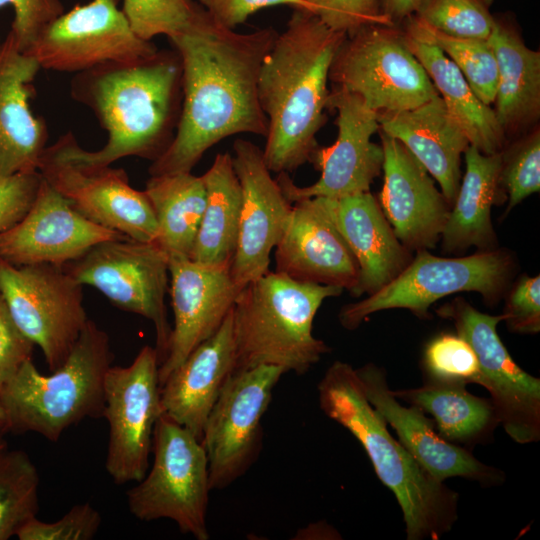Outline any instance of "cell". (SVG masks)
<instances>
[{
    "label": "cell",
    "mask_w": 540,
    "mask_h": 540,
    "mask_svg": "<svg viewBox=\"0 0 540 540\" xmlns=\"http://www.w3.org/2000/svg\"><path fill=\"white\" fill-rule=\"evenodd\" d=\"M144 192L157 222L156 243L169 258H190L206 204L203 177L191 172L150 176Z\"/></svg>",
    "instance_id": "33"
},
{
    "label": "cell",
    "mask_w": 540,
    "mask_h": 540,
    "mask_svg": "<svg viewBox=\"0 0 540 540\" xmlns=\"http://www.w3.org/2000/svg\"><path fill=\"white\" fill-rule=\"evenodd\" d=\"M40 69L9 32L0 42V178L38 171L47 147L46 122L30 105Z\"/></svg>",
    "instance_id": "24"
},
{
    "label": "cell",
    "mask_w": 540,
    "mask_h": 540,
    "mask_svg": "<svg viewBox=\"0 0 540 540\" xmlns=\"http://www.w3.org/2000/svg\"><path fill=\"white\" fill-rule=\"evenodd\" d=\"M234 371L231 309L220 328L199 344L161 385L163 413L201 440L207 418Z\"/></svg>",
    "instance_id": "26"
},
{
    "label": "cell",
    "mask_w": 540,
    "mask_h": 540,
    "mask_svg": "<svg viewBox=\"0 0 540 540\" xmlns=\"http://www.w3.org/2000/svg\"><path fill=\"white\" fill-rule=\"evenodd\" d=\"M39 474L22 450L0 454V540L16 536L39 511Z\"/></svg>",
    "instance_id": "35"
},
{
    "label": "cell",
    "mask_w": 540,
    "mask_h": 540,
    "mask_svg": "<svg viewBox=\"0 0 540 540\" xmlns=\"http://www.w3.org/2000/svg\"><path fill=\"white\" fill-rule=\"evenodd\" d=\"M63 267L82 286L94 287L118 308L150 320L162 363L172 331L165 305L169 257L156 242L128 237L102 241Z\"/></svg>",
    "instance_id": "10"
},
{
    "label": "cell",
    "mask_w": 540,
    "mask_h": 540,
    "mask_svg": "<svg viewBox=\"0 0 540 540\" xmlns=\"http://www.w3.org/2000/svg\"><path fill=\"white\" fill-rule=\"evenodd\" d=\"M119 0L75 5L50 22L25 53L41 69L79 73L108 62H130L158 48L132 30Z\"/></svg>",
    "instance_id": "15"
},
{
    "label": "cell",
    "mask_w": 540,
    "mask_h": 540,
    "mask_svg": "<svg viewBox=\"0 0 540 540\" xmlns=\"http://www.w3.org/2000/svg\"><path fill=\"white\" fill-rule=\"evenodd\" d=\"M513 272L512 255L504 249L455 258L418 250L416 257L387 285L365 299L343 306L339 322L345 329L354 330L371 314L395 308L408 309L424 319L437 300L462 291L478 292L486 304L494 305L507 291Z\"/></svg>",
    "instance_id": "7"
},
{
    "label": "cell",
    "mask_w": 540,
    "mask_h": 540,
    "mask_svg": "<svg viewBox=\"0 0 540 540\" xmlns=\"http://www.w3.org/2000/svg\"><path fill=\"white\" fill-rule=\"evenodd\" d=\"M276 271L292 279L338 286L351 292L358 264L328 215L321 197L292 203L283 233L275 246Z\"/></svg>",
    "instance_id": "23"
},
{
    "label": "cell",
    "mask_w": 540,
    "mask_h": 540,
    "mask_svg": "<svg viewBox=\"0 0 540 540\" xmlns=\"http://www.w3.org/2000/svg\"><path fill=\"white\" fill-rule=\"evenodd\" d=\"M378 122L379 131L399 140L426 168L451 207L461 181V157L470 143L442 98L378 115Z\"/></svg>",
    "instance_id": "27"
},
{
    "label": "cell",
    "mask_w": 540,
    "mask_h": 540,
    "mask_svg": "<svg viewBox=\"0 0 540 540\" xmlns=\"http://www.w3.org/2000/svg\"><path fill=\"white\" fill-rule=\"evenodd\" d=\"M404 34L409 49L429 75L470 145L484 154L501 152L508 140L493 108L477 97L459 69L439 48Z\"/></svg>",
    "instance_id": "30"
},
{
    "label": "cell",
    "mask_w": 540,
    "mask_h": 540,
    "mask_svg": "<svg viewBox=\"0 0 540 540\" xmlns=\"http://www.w3.org/2000/svg\"><path fill=\"white\" fill-rule=\"evenodd\" d=\"M34 344L13 320L0 293V391L32 357Z\"/></svg>",
    "instance_id": "45"
},
{
    "label": "cell",
    "mask_w": 540,
    "mask_h": 540,
    "mask_svg": "<svg viewBox=\"0 0 540 540\" xmlns=\"http://www.w3.org/2000/svg\"><path fill=\"white\" fill-rule=\"evenodd\" d=\"M306 9L333 31L350 36L368 25H389L377 0H304ZM397 26V25H396Z\"/></svg>",
    "instance_id": "40"
},
{
    "label": "cell",
    "mask_w": 540,
    "mask_h": 540,
    "mask_svg": "<svg viewBox=\"0 0 540 540\" xmlns=\"http://www.w3.org/2000/svg\"><path fill=\"white\" fill-rule=\"evenodd\" d=\"M122 237L87 219L42 177L28 212L0 233V259L16 266H64L95 244Z\"/></svg>",
    "instance_id": "19"
},
{
    "label": "cell",
    "mask_w": 540,
    "mask_h": 540,
    "mask_svg": "<svg viewBox=\"0 0 540 540\" xmlns=\"http://www.w3.org/2000/svg\"><path fill=\"white\" fill-rule=\"evenodd\" d=\"M170 297L174 314L168 352L159 365L160 387L203 341L222 325L240 291L229 268L190 258H169Z\"/></svg>",
    "instance_id": "21"
},
{
    "label": "cell",
    "mask_w": 540,
    "mask_h": 540,
    "mask_svg": "<svg viewBox=\"0 0 540 540\" xmlns=\"http://www.w3.org/2000/svg\"><path fill=\"white\" fill-rule=\"evenodd\" d=\"M38 171L87 219L142 242H156L158 227L152 205L143 191L129 184L121 168L84 167L47 150Z\"/></svg>",
    "instance_id": "17"
},
{
    "label": "cell",
    "mask_w": 540,
    "mask_h": 540,
    "mask_svg": "<svg viewBox=\"0 0 540 540\" xmlns=\"http://www.w3.org/2000/svg\"><path fill=\"white\" fill-rule=\"evenodd\" d=\"M82 287L63 266H16L0 259V293L51 372L66 361L89 320Z\"/></svg>",
    "instance_id": "11"
},
{
    "label": "cell",
    "mask_w": 540,
    "mask_h": 540,
    "mask_svg": "<svg viewBox=\"0 0 540 540\" xmlns=\"http://www.w3.org/2000/svg\"><path fill=\"white\" fill-rule=\"evenodd\" d=\"M423 367L427 381L481 385L477 356L458 334H440L433 338L425 347Z\"/></svg>",
    "instance_id": "38"
},
{
    "label": "cell",
    "mask_w": 540,
    "mask_h": 540,
    "mask_svg": "<svg viewBox=\"0 0 540 540\" xmlns=\"http://www.w3.org/2000/svg\"><path fill=\"white\" fill-rule=\"evenodd\" d=\"M108 334L88 320L66 361L50 375L27 360L0 391L8 431L35 432L49 441L85 418L103 417Z\"/></svg>",
    "instance_id": "6"
},
{
    "label": "cell",
    "mask_w": 540,
    "mask_h": 540,
    "mask_svg": "<svg viewBox=\"0 0 540 540\" xmlns=\"http://www.w3.org/2000/svg\"><path fill=\"white\" fill-rule=\"evenodd\" d=\"M499 184L508 200L505 214L540 190V129L533 127L501 151Z\"/></svg>",
    "instance_id": "37"
},
{
    "label": "cell",
    "mask_w": 540,
    "mask_h": 540,
    "mask_svg": "<svg viewBox=\"0 0 540 540\" xmlns=\"http://www.w3.org/2000/svg\"><path fill=\"white\" fill-rule=\"evenodd\" d=\"M342 292L277 271L246 284L232 308L235 370L274 365L305 374L330 352L313 335L314 317L325 299Z\"/></svg>",
    "instance_id": "5"
},
{
    "label": "cell",
    "mask_w": 540,
    "mask_h": 540,
    "mask_svg": "<svg viewBox=\"0 0 540 540\" xmlns=\"http://www.w3.org/2000/svg\"><path fill=\"white\" fill-rule=\"evenodd\" d=\"M153 464L127 491L131 514L141 521L162 518L197 540H208V459L200 439L166 414L154 427Z\"/></svg>",
    "instance_id": "8"
},
{
    "label": "cell",
    "mask_w": 540,
    "mask_h": 540,
    "mask_svg": "<svg viewBox=\"0 0 540 540\" xmlns=\"http://www.w3.org/2000/svg\"><path fill=\"white\" fill-rule=\"evenodd\" d=\"M367 400L396 432L399 442L435 479L451 477L484 487L502 485L504 471L479 461L469 450L446 441L422 410L402 405L392 394L384 369L368 363L355 369Z\"/></svg>",
    "instance_id": "20"
},
{
    "label": "cell",
    "mask_w": 540,
    "mask_h": 540,
    "mask_svg": "<svg viewBox=\"0 0 540 540\" xmlns=\"http://www.w3.org/2000/svg\"><path fill=\"white\" fill-rule=\"evenodd\" d=\"M194 0H123L122 11L132 30L146 41L170 38L183 31L194 16Z\"/></svg>",
    "instance_id": "39"
},
{
    "label": "cell",
    "mask_w": 540,
    "mask_h": 540,
    "mask_svg": "<svg viewBox=\"0 0 540 540\" xmlns=\"http://www.w3.org/2000/svg\"><path fill=\"white\" fill-rule=\"evenodd\" d=\"M329 80L359 96L378 115L413 109L439 95L396 25H368L346 36Z\"/></svg>",
    "instance_id": "9"
},
{
    "label": "cell",
    "mask_w": 540,
    "mask_h": 540,
    "mask_svg": "<svg viewBox=\"0 0 540 540\" xmlns=\"http://www.w3.org/2000/svg\"><path fill=\"white\" fill-rule=\"evenodd\" d=\"M4 432L0 431V454L7 450V442L4 439Z\"/></svg>",
    "instance_id": "49"
},
{
    "label": "cell",
    "mask_w": 540,
    "mask_h": 540,
    "mask_svg": "<svg viewBox=\"0 0 540 540\" xmlns=\"http://www.w3.org/2000/svg\"><path fill=\"white\" fill-rule=\"evenodd\" d=\"M233 166L242 190L236 251L229 272L241 290L269 271L270 255L288 221L292 203L266 166L262 149L237 139Z\"/></svg>",
    "instance_id": "18"
},
{
    "label": "cell",
    "mask_w": 540,
    "mask_h": 540,
    "mask_svg": "<svg viewBox=\"0 0 540 540\" xmlns=\"http://www.w3.org/2000/svg\"><path fill=\"white\" fill-rule=\"evenodd\" d=\"M285 373L279 366L258 365L235 370L226 381L201 439L208 459L210 490L228 487L257 459L262 446L261 420Z\"/></svg>",
    "instance_id": "12"
},
{
    "label": "cell",
    "mask_w": 540,
    "mask_h": 540,
    "mask_svg": "<svg viewBox=\"0 0 540 540\" xmlns=\"http://www.w3.org/2000/svg\"><path fill=\"white\" fill-rule=\"evenodd\" d=\"M324 414L346 428L365 450L379 480L396 497L408 540H439L458 519L459 495L431 476L387 429L367 400L356 370L335 361L317 386Z\"/></svg>",
    "instance_id": "4"
},
{
    "label": "cell",
    "mask_w": 540,
    "mask_h": 540,
    "mask_svg": "<svg viewBox=\"0 0 540 540\" xmlns=\"http://www.w3.org/2000/svg\"><path fill=\"white\" fill-rule=\"evenodd\" d=\"M383 14L399 26L408 17L412 16L418 6L419 0H377Z\"/></svg>",
    "instance_id": "47"
},
{
    "label": "cell",
    "mask_w": 540,
    "mask_h": 540,
    "mask_svg": "<svg viewBox=\"0 0 540 540\" xmlns=\"http://www.w3.org/2000/svg\"><path fill=\"white\" fill-rule=\"evenodd\" d=\"M155 348H141L127 367L105 376L103 417L109 424L105 467L116 484L141 481L148 471L153 431L163 414Z\"/></svg>",
    "instance_id": "13"
},
{
    "label": "cell",
    "mask_w": 540,
    "mask_h": 540,
    "mask_svg": "<svg viewBox=\"0 0 540 540\" xmlns=\"http://www.w3.org/2000/svg\"><path fill=\"white\" fill-rule=\"evenodd\" d=\"M510 331L536 334L540 331V277L522 276L508 291L502 313Z\"/></svg>",
    "instance_id": "43"
},
{
    "label": "cell",
    "mask_w": 540,
    "mask_h": 540,
    "mask_svg": "<svg viewBox=\"0 0 540 540\" xmlns=\"http://www.w3.org/2000/svg\"><path fill=\"white\" fill-rule=\"evenodd\" d=\"M6 5L14 9L9 32L23 53L30 49L42 30L64 12L60 0H0V8Z\"/></svg>",
    "instance_id": "42"
},
{
    "label": "cell",
    "mask_w": 540,
    "mask_h": 540,
    "mask_svg": "<svg viewBox=\"0 0 540 540\" xmlns=\"http://www.w3.org/2000/svg\"><path fill=\"white\" fill-rule=\"evenodd\" d=\"M202 177L206 204L190 259L212 267L230 268L242 205V190L232 155L218 153Z\"/></svg>",
    "instance_id": "31"
},
{
    "label": "cell",
    "mask_w": 540,
    "mask_h": 540,
    "mask_svg": "<svg viewBox=\"0 0 540 540\" xmlns=\"http://www.w3.org/2000/svg\"><path fill=\"white\" fill-rule=\"evenodd\" d=\"M399 26L406 34L439 48L459 69L477 97L488 106L494 103L498 70L488 39L448 35L414 15Z\"/></svg>",
    "instance_id": "34"
},
{
    "label": "cell",
    "mask_w": 540,
    "mask_h": 540,
    "mask_svg": "<svg viewBox=\"0 0 540 540\" xmlns=\"http://www.w3.org/2000/svg\"><path fill=\"white\" fill-rule=\"evenodd\" d=\"M493 3L494 0H419L413 15L448 35L488 39L495 22Z\"/></svg>",
    "instance_id": "36"
},
{
    "label": "cell",
    "mask_w": 540,
    "mask_h": 540,
    "mask_svg": "<svg viewBox=\"0 0 540 540\" xmlns=\"http://www.w3.org/2000/svg\"><path fill=\"white\" fill-rule=\"evenodd\" d=\"M327 109L337 111L338 134L331 146L319 147L312 157L310 163L321 172L319 179L300 187L287 173L276 178L291 203L312 197L338 199L367 192L382 171V146L371 140L380 129L378 114L359 96L337 85L329 90Z\"/></svg>",
    "instance_id": "16"
},
{
    "label": "cell",
    "mask_w": 540,
    "mask_h": 540,
    "mask_svg": "<svg viewBox=\"0 0 540 540\" xmlns=\"http://www.w3.org/2000/svg\"><path fill=\"white\" fill-rule=\"evenodd\" d=\"M101 515L89 503L74 505L59 520L47 523L34 518L17 533L20 540H90L97 534Z\"/></svg>",
    "instance_id": "41"
},
{
    "label": "cell",
    "mask_w": 540,
    "mask_h": 540,
    "mask_svg": "<svg viewBox=\"0 0 540 540\" xmlns=\"http://www.w3.org/2000/svg\"><path fill=\"white\" fill-rule=\"evenodd\" d=\"M346 38L306 8H293L278 33L258 78V98L268 121L266 166L290 173L311 162L319 148L316 135L327 121L329 70Z\"/></svg>",
    "instance_id": "3"
},
{
    "label": "cell",
    "mask_w": 540,
    "mask_h": 540,
    "mask_svg": "<svg viewBox=\"0 0 540 540\" xmlns=\"http://www.w3.org/2000/svg\"><path fill=\"white\" fill-rule=\"evenodd\" d=\"M465 173L441 234L446 252L471 246L480 251L496 248L491 210L505 195L499 184L501 152L484 154L469 145L464 153Z\"/></svg>",
    "instance_id": "29"
},
{
    "label": "cell",
    "mask_w": 540,
    "mask_h": 540,
    "mask_svg": "<svg viewBox=\"0 0 540 540\" xmlns=\"http://www.w3.org/2000/svg\"><path fill=\"white\" fill-rule=\"evenodd\" d=\"M453 322L457 334L475 352L481 386L486 388L499 423L518 444L540 440V379L518 366L502 343L497 325L504 315L478 311L464 298L457 297L437 310Z\"/></svg>",
    "instance_id": "14"
},
{
    "label": "cell",
    "mask_w": 540,
    "mask_h": 540,
    "mask_svg": "<svg viewBox=\"0 0 540 540\" xmlns=\"http://www.w3.org/2000/svg\"><path fill=\"white\" fill-rule=\"evenodd\" d=\"M0 431L1 432H8V425H7V418L4 412V409L0 403Z\"/></svg>",
    "instance_id": "48"
},
{
    "label": "cell",
    "mask_w": 540,
    "mask_h": 540,
    "mask_svg": "<svg viewBox=\"0 0 540 540\" xmlns=\"http://www.w3.org/2000/svg\"><path fill=\"white\" fill-rule=\"evenodd\" d=\"M379 132L384 154L380 207L407 249L434 248L451 207L419 160L399 140Z\"/></svg>",
    "instance_id": "22"
},
{
    "label": "cell",
    "mask_w": 540,
    "mask_h": 540,
    "mask_svg": "<svg viewBox=\"0 0 540 540\" xmlns=\"http://www.w3.org/2000/svg\"><path fill=\"white\" fill-rule=\"evenodd\" d=\"M39 171L0 178V233L16 225L30 209L40 186Z\"/></svg>",
    "instance_id": "44"
},
{
    "label": "cell",
    "mask_w": 540,
    "mask_h": 540,
    "mask_svg": "<svg viewBox=\"0 0 540 540\" xmlns=\"http://www.w3.org/2000/svg\"><path fill=\"white\" fill-rule=\"evenodd\" d=\"M198 3L221 25L235 29L261 9L286 5L306 8L304 0H198Z\"/></svg>",
    "instance_id": "46"
},
{
    "label": "cell",
    "mask_w": 540,
    "mask_h": 540,
    "mask_svg": "<svg viewBox=\"0 0 540 540\" xmlns=\"http://www.w3.org/2000/svg\"><path fill=\"white\" fill-rule=\"evenodd\" d=\"M72 98L88 107L107 133L96 151L83 149L72 132L47 146L55 156L84 167H105L125 157L151 161L172 142L182 106L181 61L159 50L130 62H108L76 73Z\"/></svg>",
    "instance_id": "2"
},
{
    "label": "cell",
    "mask_w": 540,
    "mask_h": 540,
    "mask_svg": "<svg viewBox=\"0 0 540 540\" xmlns=\"http://www.w3.org/2000/svg\"><path fill=\"white\" fill-rule=\"evenodd\" d=\"M488 42L498 70L493 110L509 140L537 126L540 118V52L526 46L508 14L495 15Z\"/></svg>",
    "instance_id": "28"
},
{
    "label": "cell",
    "mask_w": 540,
    "mask_h": 540,
    "mask_svg": "<svg viewBox=\"0 0 540 540\" xmlns=\"http://www.w3.org/2000/svg\"><path fill=\"white\" fill-rule=\"evenodd\" d=\"M321 199L358 264V279L350 292L352 296L375 293L411 262L410 250L396 237L370 191L338 199Z\"/></svg>",
    "instance_id": "25"
},
{
    "label": "cell",
    "mask_w": 540,
    "mask_h": 540,
    "mask_svg": "<svg viewBox=\"0 0 540 540\" xmlns=\"http://www.w3.org/2000/svg\"><path fill=\"white\" fill-rule=\"evenodd\" d=\"M277 35L272 27L238 33L198 3L188 26L168 38L181 61L182 106L174 138L152 161L150 176L191 172L208 149L229 136L266 137L258 78Z\"/></svg>",
    "instance_id": "1"
},
{
    "label": "cell",
    "mask_w": 540,
    "mask_h": 540,
    "mask_svg": "<svg viewBox=\"0 0 540 540\" xmlns=\"http://www.w3.org/2000/svg\"><path fill=\"white\" fill-rule=\"evenodd\" d=\"M392 394L430 414L440 436L459 446L487 440L500 424L491 399L471 394L464 385L426 381Z\"/></svg>",
    "instance_id": "32"
}]
</instances>
